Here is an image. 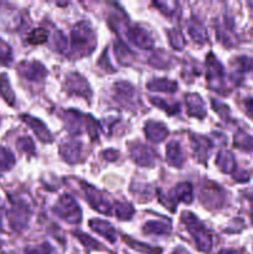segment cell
Wrapping results in <instances>:
<instances>
[{"label":"cell","mask_w":253,"mask_h":254,"mask_svg":"<svg viewBox=\"0 0 253 254\" xmlns=\"http://www.w3.org/2000/svg\"><path fill=\"white\" fill-rule=\"evenodd\" d=\"M186 106H188V112L190 116L197 117V118L205 117V107H203V102L198 94H188L186 96Z\"/></svg>","instance_id":"obj_11"},{"label":"cell","mask_w":253,"mask_h":254,"mask_svg":"<svg viewBox=\"0 0 253 254\" xmlns=\"http://www.w3.org/2000/svg\"><path fill=\"white\" fill-rule=\"evenodd\" d=\"M17 148L21 151H25V153H34V143H32L31 139L27 136V138H21L17 140Z\"/></svg>","instance_id":"obj_32"},{"label":"cell","mask_w":253,"mask_h":254,"mask_svg":"<svg viewBox=\"0 0 253 254\" xmlns=\"http://www.w3.org/2000/svg\"><path fill=\"white\" fill-rule=\"evenodd\" d=\"M151 102H153L155 106L160 107V108H164V111L168 112L169 114H173L175 113V112L179 111V106L178 104H174V106H170L169 103H164L163 101H161V98H151Z\"/></svg>","instance_id":"obj_33"},{"label":"cell","mask_w":253,"mask_h":254,"mask_svg":"<svg viewBox=\"0 0 253 254\" xmlns=\"http://www.w3.org/2000/svg\"><path fill=\"white\" fill-rule=\"evenodd\" d=\"M169 39H170V44L173 45L175 49L181 50L184 46H185L184 37L179 30H176V31H169Z\"/></svg>","instance_id":"obj_30"},{"label":"cell","mask_w":253,"mask_h":254,"mask_svg":"<svg viewBox=\"0 0 253 254\" xmlns=\"http://www.w3.org/2000/svg\"><path fill=\"white\" fill-rule=\"evenodd\" d=\"M151 59H153V60H163V59H161L160 56H159V52H158V54H155V55H154V56L151 57ZM168 66H169V64H168V62H164L163 64H156V67H168Z\"/></svg>","instance_id":"obj_38"},{"label":"cell","mask_w":253,"mask_h":254,"mask_svg":"<svg viewBox=\"0 0 253 254\" xmlns=\"http://www.w3.org/2000/svg\"><path fill=\"white\" fill-rule=\"evenodd\" d=\"M116 91H117V98L119 102H122L126 106H130L134 101V96L135 92L130 84L126 83V82H121V83L116 84Z\"/></svg>","instance_id":"obj_15"},{"label":"cell","mask_w":253,"mask_h":254,"mask_svg":"<svg viewBox=\"0 0 253 254\" xmlns=\"http://www.w3.org/2000/svg\"><path fill=\"white\" fill-rule=\"evenodd\" d=\"M27 212H26V206L19 201L17 203H15L14 208L9 212V218H10V225L12 226V228L15 230H21L22 227H25L27 222Z\"/></svg>","instance_id":"obj_9"},{"label":"cell","mask_w":253,"mask_h":254,"mask_svg":"<svg viewBox=\"0 0 253 254\" xmlns=\"http://www.w3.org/2000/svg\"><path fill=\"white\" fill-rule=\"evenodd\" d=\"M15 158L10 150L0 148V170H10L14 166Z\"/></svg>","instance_id":"obj_22"},{"label":"cell","mask_w":253,"mask_h":254,"mask_svg":"<svg viewBox=\"0 0 253 254\" xmlns=\"http://www.w3.org/2000/svg\"><path fill=\"white\" fill-rule=\"evenodd\" d=\"M126 242H128V245L130 246V247H133L134 250L140 251V252H145L149 254H160L161 252L160 250H153V248L149 247V246H144V245H140L139 242H134V241L129 240V237H126Z\"/></svg>","instance_id":"obj_31"},{"label":"cell","mask_w":253,"mask_h":254,"mask_svg":"<svg viewBox=\"0 0 253 254\" xmlns=\"http://www.w3.org/2000/svg\"><path fill=\"white\" fill-rule=\"evenodd\" d=\"M60 151H61V155L63 156L64 160H67L68 163H76L81 158L82 145L78 141H69V143L62 145Z\"/></svg>","instance_id":"obj_13"},{"label":"cell","mask_w":253,"mask_h":254,"mask_svg":"<svg viewBox=\"0 0 253 254\" xmlns=\"http://www.w3.org/2000/svg\"><path fill=\"white\" fill-rule=\"evenodd\" d=\"M130 154L133 156V159L135 160V163H138L139 165L143 166H150L154 163V151L151 150L148 146L143 145L140 143H136L131 146Z\"/></svg>","instance_id":"obj_5"},{"label":"cell","mask_w":253,"mask_h":254,"mask_svg":"<svg viewBox=\"0 0 253 254\" xmlns=\"http://www.w3.org/2000/svg\"><path fill=\"white\" fill-rule=\"evenodd\" d=\"M232 64L237 72H247L253 68V59L250 57H237Z\"/></svg>","instance_id":"obj_24"},{"label":"cell","mask_w":253,"mask_h":254,"mask_svg":"<svg viewBox=\"0 0 253 254\" xmlns=\"http://www.w3.org/2000/svg\"><path fill=\"white\" fill-rule=\"evenodd\" d=\"M250 200H251V202H252V221H253V192L251 193V196H250Z\"/></svg>","instance_id":"obj_41"},{"label":"cell","mask_w":253,"mask_h":254,"mask_svg":"<svg viewBox=\"0 0 253 254\" xmlns=\"http://www.w3.org/2000/svg\"><path fill=\"white\" fill-rule=\"evenodd\" d=\"M77 236L79 237V241H81L82 243H83L84 246H87V248H92V250H98L99 245L98 242H96V241L91 240V237H88V236L83 235V233H76Z\"/></svg>","instance_id":"obj_34"},{"label":"cell","mask_w":253,"mask_h":254,"mask_svg":"<svg viewBox=\"0 0 253 254\" xmlns=\"http://www.w3.org/2000/svg\"><path fill=\"white\" fill-rule=\"evenodd\" d=\"M217 165L223 173H232L236 169V161L230 151H221L217 156Z\"/></svg>","instance_id":"obj_19"},{"label":"cell","mask_w":253,"mask_h":254,"mask_svg":"<svg viewBox=\"0 0 253 254\" xmlns=\"http://www.w3.org/2000/svg\"><path fill=\"white\" fill-rule=\"evenodd\" d=\"M188 29L189 34L192 37L195 41L203 42L206 39H207V32L205 31V27L200 24V22L195 21V20H190L188 22Z\"/></svg>","instance_id":"obj_20"},{"label":"cell","mask_w":253,"mask_h":254,"mask_svg":"<svg viewBox=\"0 0 253 254\" xmlns=\"http://www.w3.org/2000/svg\"><path fill=\"white\" fill-rule=\"evenodd\" d=\"M245 106H246V109H247L248 114L253 118V98L247 99V101L245 102Z\"/></svg>","instance_id":"obj_36"},{"label":"cell","mask_w":253,"mask_h":254,"mask_svg":"<svg viewBox=\"0 0 253 254\" xmlns=\"http://www.w3.org/2000/svg\"><path fill=\"white\" fill-rule=\"evenodd\" d=\"M27 40H29L30 44H34V45L42 44V42H45L47 40L46 30H44V29L34 30V31L29 35Z\"/></svg>","instance_id":"obj_28"},{"label":"cell","mask_w":253,"mask_h":254,"mask_svg":"<svg viewBox=\"0 0 253 254\" xmlns=\"http://www.w3.org/2000/svg\"><path fill=\"white\" fill-rule=\"evenodd\" d=\"M50 247L47 245H42L40 247L34 248V250L27 251V254H50Z\"/></svg>","instance_id":"obj_35"},{"label":"cell","mask_w":253,"mask_h":254,"mask_svg":"<svg viewBox=\"0 0 253 254\" xmlns=\"http://www.w3.org/2000/svg\"><path fill=\"white\" fill-rule=\"evenodd\" d=\"M89 226L92 227V230H94L96 232L103 235L104 237L108 238L111 242H114V241H116V231H114V228L112 227L108 222H106V221H101V220L91 221V222H89Z\"/></svg>","instance_id":"obj_18"},{"label":"cell","mask_w":253,"mask_h":254,"mask_svg":"<svg viewBox=\"0 0 253 254\" xmlns=\"http://www.w3.org/2000/svg\"><path fill=\"white\" fill-rule=\"evenodd\" d=\"M183 221L188 226L190 235L195 238L198 250L202 251V252H210L211 247H212V241H211L210 235L207 233L206 228L203 227L202 223L198 222L197 218L190 212L183 213Z\"/></svg>","instance_id":"obj_2"},{"label":"cell","mask_w":253,"mask_h":254,"mask_svg":"<svg viewBox=\"0 0 253 254\" xmlns=\"http://www.w3.org/2000/svg\"><path fill=\"white\" fill-rule=\"evenodd\" d=\"M220 254H241L238 251H235V250H223L221 251Z\"/></svg>","instance_id":"obj_39"},{"label":"cell","mask_w":253,"mask_h":254,"mask_svg":"<svg viewBox=\"0 0 253 254\" xmlns=\"http://www.w3.org/2000/svg\"><path fill=\"white\" fill-rule=\"evenodd\" d=\"M22 118H24V121L26 122V124H29V126L31 127L32 130H34L35 134L39 136L40 140H42V141H51L52 140L51 134H50V131L47 130L46 127H45L41 122L37 121V119H35V118H31V117H29V116H24Z\"/></svg>","instance_id":"obj_17"},{"label":"cell","mask_w":253,"mask_h":254,"mask_svg":"<svg viewBox=\"0 0 253 254\" xmlns=\"http://www.w3.org/2000/svg\"><path fill=\"white\" fill-rule=\"evenodd\" d=\"M144 231L146 233H156V235H165L168 233V227L166 225L160 222H155V221H151V222H148L145 226H144Z\"/></svg>","instance_id":"obj_26"},{"label":"cell","mask_w":253,"mask_h":254,"mask_svg":"<svg viewBox=\"0 0 253 254\" xmlns=\"http://www.w3.org/2000/svg\"><path fill=\"white\" fill-rule=\"evenodd\" d=\"M19 72L30 81H40L46 76V71L39 62H24L19 66Z\"/></svg>","instance_id":"obj_8"},{"label":"cell","mask_w":253,"mask_h":254,"mask_svg":"<svg viewBox=\"0 0 253 254\" xmlns=\"http://www.w3.org/2000/svg\"><path fill=\"white\" fill-rule=\"evenodd\" d=\"M0 231H1V220H0Z\"/></svg>","instance_id":"obj_42"},{"label":"cell","mask_w":253,"mask_h":254,"mask_svg":"<svg viewBox=\"0 0 253 254\" xmlns=\"http://www.w3.org/2000/svg\"><path fill=\"white\" fill-rule=\"evenodd\" d=\"M83 190L86 192L87 198H88L89 203L93 206L96 210H98L99 212L103 213H111V206H109V202L98 192L97 190H94L93 188H91L89 185H84L83 184Z\"/></svg>","instance_id":"obj_6"},{"label":"cell","mask_w":253,"mask_h":254,"mask_svg":"<svg viewBox=\"0 0 253 254\" xmlns=\"http://www.w3.org/2000/svg\"><path fill=\"white\" fill-rule=\"evenodd\" d=\"M148 87L151 91H164V92H174L178 88V84L176 82L169 81L165 78H158L154 79V81L149 82Z\"/></svg>","instance_id":"obj_21"},{"label":"cell","mask_w":253,"mask_h":254,"mask_svg":"<svg viewBox=\"0 0 253 254\" xmlns=\"http://www.w3.org/2000/svg\"><path fill=\"white\" fill-rule=\"evenodd\" d=\"M0 94L9 104H14V93L10 88L9 81L5 74H0Z\"/></svg>","instance_id":"obj_23"},{"label":"cell","mask_w":253,"mask_h":254,"mask_svg":"<svg viewBox=\"0 0 253 254\" xmlns=\"http://www.w3.org/2000/svg\"><path fill=\"white\" fill-rule=\"evenodd\" d=\"M235 145L245 149V150H253V138L245 133L237 134L235 138Z\"/></svg>","instance_id":"obj_25"},{"label":"cell","mask_w":253,"mask_h":254,"mask_svg":"<svg viewBox=\"0 0 253 254\" xmlns=\"http://www.w3.org/2000/svg\"><path fill=\"white\" fill-rule=\"evenodd\" d=\"M126 36L129 37L133 44H135L141 49H150L153 46V39L150 37L149 32L145 29H141L139 26H134L126 31Z\"/></svg>","instance_id":"obj_7"},{"label":"cell","mask_w":253,"mask_h":254,"mask_svg":"<svg viewBox=\"0 0 253 254\" xmlns=\"http://www.w3.org/2000/svg\"><path fill=\"white\" fill-rule=\"evenodd\" d=\"M67 87H68L69 91L74 92V93H77L78 96H91L88 83H87L86 79L82 76H79L78 73H73L68 77V79H67Z\"/></svg>","instance_id":"obj_10"},{"label":"cell","mask_w":253,"mask_h":254,"mask_svg":"<svg viewBox=\"0 0 253 254\" xmlns=\"http://www.w3.org/2000/svg\"><path fill=\"white\" fill-rule=\"evenodd\" d=\"M72 45H73V51L76 52L77 57L84 56L93 51L96 46V37H94L93 30L88 26V24L79 22L72 30Z\"/></svg>","instance_id":"obj_1"},{"label":"cell","mask_w":253,"mask_h":254,"mask_svg":"<svg viewBox=\"0 0 253 254\" xmlns=\"http://www.w3.org/2000/svg\"><path fill=\"white\" fill-rule=\"evenodd\" d=\"M55 212L69 223H77L81 221V210H79L78 205L73 198L67 195L60 198L59 203L55 207Z\"/></svg>","instance_id":"obj_3"},{"label":"cell","mask_w":253,"mask_h":254,"mask_svg":"<svg viewBox=\"0 0 253 254\" xmlns=\"http://www.w3.org/2000/svg\"><path fill=\"white\" fill-rule=\"evenodd\" d=\"M192 146L197 158L200 160H205V159H207L208 154H210L212 143L207 138H203V136H195L192 139Z\"/></svg>","instance_id":"obj_16"},{"label":"cell","mask_w":253,"mask_h":254,"mask_svg":"<svg viewBox=\"0 0 253 254\" xmlns=\"http://www.w3.org/2000/svg\"><path fill=\"white\" fill-rule=\"evenodd\" d=\"M145 135L151 141H161L168 135L165 127L158 122H148L145 126Z\"/></svg>","instance_id":"obj_14"},{"label":"cell","mask_w":253,"mask_h":254,"mask_svg":"<svg viewBox=\"0 0 253 254\" xmlns=\"http://www.w3.org/2000/svg\"><path fill=\"white\" fill-rule=\"evenodd\" d=\"M174 254H190V253H189V252H188V251L183 250V248H181V247H179V248H178V250H176V251H175V253H174Z\"/></svg>","instance_id":"obj_40"},{"label":"cell","mask_w":253,"mask_h":254,"mask_svg":"<svg viewBox=\"0 0 253 254\" xmlns=\"http://www.w3.org/2000/svg\"><path fill=\"white\" fill-rule=\"evenodd\" d=\"M134 210L129 203H117L116 207V215L118 216L121 220H129L133 216Z\"/></svg>","instance_id":"obj_27"},{"label":"cell","mask_w":253,"mask_h":254,"mask_svg":"<svg viewBox=\"0 0 253 254\" xmlns=\"http://www.w3.org/2000/svg\"><path fill=\"white\" fill-rule=\"evenodd\" d=\"M166 158H168L170 165L178 166V168L183 165L184 160H185V155H184V151L181 146L179 145V143H176V141L169 143L168 148H166Z\"/></svg>","instance_id":"obj_12"},{"label":"cell","mask_w":253,"mask_h":254,"mask_svg":"<svg viewBox=\"0 0 253 254\" xmlns=\"http://www.w3.org/2000/svg\"><path fill=\"white\" fill-rule=\"evenodd\" d=\"M103 155L106 156V158L108 159V160H111V156H113V159H116L117 156H118V151H114V150H108V151H106V153H104Z\"/></svg>","instance_id":"obj_37"},{"label":"cell","mask_w":253,"mask_h":254,"mask_svg":"<svg viewBox=\"0 0 253 254\" xmlns=\"http://www.w3.org/2000/svg\"><path fill=\"white\" fill-rule=\"evenodd\" d=\"M12 60V54L10 47L0 40V64H9Z\"/></svg>","instance_id":"obj_29"},{"label":"cell","mask_w":253,"mask_h":254,"mask_svg":"<svg viewBox=\"0 0 253 254\" xmlns=\"http://www.w3.org/2000/svg\"><path fill=\"white\" fill-rule=\"evenodd\" d=\"M201 200L207 206H221L225 201V193L220 186L213 183H206L201 189Z\"/></svg>","instance_id":"obj_4"}]
</instances>
